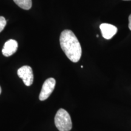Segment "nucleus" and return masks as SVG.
Here are the masks:
<instances>
[{
  "mask_svg": "<svg viewBox=\"0 0 131 131\" xmlns=\"http://www.w3.org/2000/svg\"><path fill=\"white\" fill-rule=\"evenodd\" d=\"M60 46L65 55L73 63L79 61L81 57L82 49L79 41L70 30H63L60 37Z\"/></svg>",
  "mask_w": 131,
  "mask_h": 131,
  "instance_id": "obj_1",
  "label": "nucleus"
},
{
  "mask_svg": "<svg viewBox=\"0 0 131 131\" xmlns=\"http://www.w3.org/2000/svg\"><path fill=\"white\" fill-rule=\"evenodd\" d=\"M55 124L59 131H70L72 123L70 115L65 109H60L55 117Z\"/></svg>",
  "mask_w": 131,
  "mask_h": 131,
  "instance_id": "obj_2",
  "label": "nucleus"
},
{
  "mask_svg": "<svg viewBox=\"0 0 131 131\" xmlns=\"http://www.w3.org/2000/svg\"><path fill=\"white\" fill-rule=\"evenodd\" d=\"M56 84V80L53 78H49L43 83L41 91L39 95L40 101H45L49 97V96L53 92Z\"/></svg>",
  "mask_w": 131,
  "mask_h": 131,
  "instance_id": "obj_3",
  "label": "nucleus"
},
{
  "mask_svg": "<svg viewBox=\"0 0 131 131\" xmlns=\"http://www.w3.org/2000/svg\"><path fill=\"white\" fill-rule=\"evenodd\" d=\"M17 74L23 81L24 84L30 86L34 82V74L32 69L29 66H24L18 70Z\"/></svg>",
  "mask_w": 131,
  "mask_h": 131,
  "instance_id": "obj_4",
  "label": "nucleus"
},
{
  "mask_svg": "<svg viewBox=\"0 0 131 131\" xmlns=\"http://www.w3.org/2000/svg\"><path fill=\"white\" fill-rule=\"evenodd\" d=\"M102 36L106 40H110L117 34L118 29L117 27L112 24L103 23L100 26Z\"/></svg>",
  "mask_w": 131,
  "mask_h": 131,
  "instance_id": "obj_5",
  "label": "nucleus"
},
{
  "mask_svg": "<svg viewBox=\"0 0 131 131\" xmlns=\"http://www.w3.org/2000/svg\"><path fill=\"white\" fill-rule=\"evenodd\" d=\"M18 47V42L15 40H9L5 42L2 53L5 57H10L16 52Z\"/></svg>",
  "mask_w": 131,
  "mask_h": 131,
  "instance_id": "obj_6",
  "label": "nucleus"
},
{
  "mask_svg": "<svg viewBox=\"0 0 131 131\" xmlns=\"http://www.w3.org/2000/svg\"><path fill=\"white\" fill-rule=\"evenodd\" d=\"M15 3L24 10H29L32 7V0H14Z\"/></svg>",
  "mask_w": 131,
  "mask_h": 131,
  "instance_id": "obj_7",
  "label": "nucleus"
},
{
  "mask_svg": "<svg viewBox=\"0 0 131 131\" xmlns=\"http://www.w3.org/2000/svg\"><path fill=\"white\" fill-rule=\"evenodd\" d=\"M7 23L6 19L3 16H0V32H1L4 29L5 26Z\"/></svg>",
  "mask_w": 131,
  "mask_h": 131,
  "instance_id": "obj_8",
  "label": "nucleus"
},
{
  "mask_svg": "<svg viewBox=\"0 0 131 131\" xmlns=\"http://www.w3.org/2000/svg\"><path fill=\"white\" fill-rule=\"evenodd\" d=\"M129 29L131 30V14L129 16Z\"/></svg>",
  "mask_w": 131,
  "mask_h": 131,
  "instance_id": "obj_9",
  "label": "nucleus"
},
{
  "mask_svg": "<svg viewBox=\"0 0 131 131\" xmlns=\"http://www.w3.org/2000/svg\"><path fill=\"white\" fill-rule=\"evenodd\" d=\"M1 87H0V94H1Z\"/></svg>",
  "mask_w": 131,
  "mask_h": 131,
  "instance_id": "obj_10",
  "label": "nucleus"
},
{
  "mask_svg": "<svg viewBox=\"0 0 131 131\" xmlns=\"http://www.w3.org/2000/svg\"><path fill=\"white\" fill-rule=\"evenodd\" d=\"M124 1H129V0H124Z\"/></svg>",
  "mask_w": 131,
  "mask_h": 131,
  "instance_id": "obj_11",
  "label": "nucleus"
}]
</instances>
